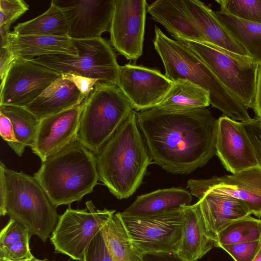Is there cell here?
I'll list each match as a JSON object with an SVG mask.
<instances>
[{
	"instance_id": "obj_1",
	"label": "cell",
	"mask_w": 261,
	"mask_h": 261,
	"mask_svg": "<svg viewBox=\"0 0 261 261\" xmlns=\"http://www.w3.org/2000/svg\"><path fill=\"white\" fill-rule=\"evenodd\" d=\"M137 124L154 163L168 172L189 174L216 154V119L205 108L136 113Z\"/></svg>"
},
{
	"instance_id": "obj_2",
	"label": "cell",
	"mask_w": 261,
	"mask_h": 261,
	"mask_svg": "<svg viewBox=\"0 0 261 261\" xmlns=\"http://www.w3.org/2000/svg\"><path fill=\"white\" fill-rule=\"evenodd\" d=\"M99 180L117 199L131 196L152 158L133 111L96 154Z\"/></svg>"
},
{
	"instance_id": "obj_3",
	"label": "cell",
	"mask_w": 261,
	"mask_h": 261,
	"mask_svg": "<svg viewBox=\"0 0 261 261\" xmlns=\"http://www.w3.org/2000/svg\"><path fill=\"white\" fill-rule=\"evenodd\" d=\"M153 44L168 79L173 82L188 81L207 91L210 94V105L234 120L243 122L251 119L248 109L185 45L168 37L156 26L154 27Z\"/></svg>"
},
{
	"instance_id": "obj_4",
	"label": "cell",
	"mask_w": 261,
	"mask_h": 261,
	"mask_svg": "<svg viewBox=\"0 0 261 261\" xmlns=\"http://www.w3.org/2000/svg\"><path fill=\"white\" fill-rule=\"evenodd\" d=\"M33 176L56 207L81 200L99 179L96 155L78 139L42 162Z\"/></svg>"
},
{
	"instance_id": "obj_5",
	"label": "cell",
	"mask_w": 261,
	"mask_h": 261,
	"mask_svg": "<svg viewBox=\"0 0 261 261\" xmlns=\"http://www.w3.org/2000/svg\"><path fill=\"white\" fill-rule=\"evenodd\" d=\"M0 174L5 186L6 214L45 243L58 222L57 207L34 176L9 169L2 162Z\"/></svg>"
},
{
	"instance_id": "obj_6",
	"label": "cell",
	"mask_w": 261,
	"mask_h": 261,
	"mask_svg": "<svg viewBox=\"0 0 261 261\" xmlns=\"http://www.w3.org/2000/svg\"><path fill=\"white\" fill-rule=\"evenodd\" d=\"M133 110L117 85L97 82L83 102L78 139L96 154Z\"/></svg>"
},
{
	"instance_id": "obj_7",
	"label": "cell",
	"mask_w": 261,
	"mask_h": 261,
	"mask_svg": "<svg viewBox=\"0 0 261 261\" xmlns=\"http://www.w3.org/2000/svg\"><path fill=\"white\" fill-rule=\"evenodd\" d=\"M211 69L223 85L248 109H253L258 63L247 55L237 54L207 43L173 36Z\"/></svg>"
},
{
	"instance_id": "obj_8",
	"label": "cell",
	"mask_w": 261,
	"mask_h": 261,
	"mask_svg": "<svg viewBox=\"0 0 261 261\" xmlns=\"http://www.w3.org/2000/svg\"><path fill=\"white\" fill-rule=\"evenodd\" d=\"M72 41L78 50L77 56L52 55L31 60L61 75L74 74L117 85L120 65L111 45L102 37Z\"/></svg>"
},
{
	"instance_id": "obj_9",
	"label": "cell",
	"mask_w": 261,
	"mask_h": 261,
	"mask_svg": "<svg viewBox=\"0 0 261 261\" xmlns=\"http://www.w3.org/2000/svg\"><path fill=\"white\" fill-rule=\"evenodd\" d=\"M86 205L82 210L69 206L59 216L50 238L56 252L79 261H83L89 244L116 212L96 209L91 200L87 201Z\"/></svg>"
},
{
	"instance_id": "obj_10",
	"label": "cell",
	"mask_w": 261,
	"mask_h": 261,
	"mask_svg": "<svg viewBox=\"0 0 261 261\" xmlns=\"http://www.w3.org/2000/svg\"><path fill=\"white\" fill-rule=\"evenodd\" d=\"M118 213L130 239L142 254L178 252L184 228L181 208L144 216Z\"/></svg>"
},
{
	"instance_id": "obj_11",
	"label": "cell",
	"mask_w": 261,
	"mask_h": 261,
	"mask_svg": "<svg viewBox=\"0 0 261 261\" xmlns=\"http://www.w3.org/2000/svg\"><path fill=\"white\" fill-rule=\"evenodd\" d=\"M61 75L31 60L15 58L1 84L0 105L25 108Z\"/></svg>"
},
{
	"instance_id": "obj_12",
	"label": "cell",
	"mask_w": 261,
	"mask_h": 261,
	"mask_svg": "<svg viewBox=\"0 0 261 261\" xmlns=\"http://www.w3.org/2000/svg\"><path fill=\"white\" fill-rule=\"evenodd\" d=\"M147 5L145 0H115L110 43L127 60L142 55Z\"/></svg>"
},
{
	"instance_id": "obj_13",
	"label": "cell",
	"mask_w": 261,
	"mask_h": 261,
	"mask_svg": "<svg viewBox=\"0 0 261 261\" xmlns=\"http://www.w3.org/2000/svg\"><path fill=\"white\" fill-rule=\"evenodd\" d=\"M173 84L158 70L127 64L120 66L117 86L139 112L156 107Z\"/></svg>"
},
{
	"instance_id": "obj_14",
	"label": "cell",
	"mask_w": 261,
	"mask_h": 261,
	"mask_svg": "<svg viewBox=\"0 0 261 261\" xmlns=\"http://www.w3.org/2000/svg\"><path fill=\"white\" fill-rule=\"evenodd\" d=\"M187 188L198 199L207 191L238 198L247 204L251 215L261 217V168L258 166L230 175L190 179Z\"/></svg>"
},
{
	"instance_id": "obj_15",
	"label": "cell",
	"mask_w": 261,
	"mask_h": 261,
	"mask_svg": "<svg viewBox=\"0 0 261 261\" xmlns=\"http://www.w3.org/2000/svg\"><path fill=\"white\" fill-rule=\"evenodd\" d=\"M62 9L72 39L101 37L110 31L115 0H54Z\"/></svg>"
},
{
	"instance_id": "obj_16",
	"label": "cell",
	"mask_w": 261,
	"mask_h": 261,
	"mask_svg": "<svg viewBox=\"0 0 261 261\" xmlns=\"http://www.w3.org/2000/svg\"><path fill=\"white\" fill-rule=\"evenodd\" d=\"M83 103L40 119L35 142L31 147L42 162L78 139Z\"/></svg>"
},
{
	"instance_id": "obj_17",
	"label": "cell",
	"mask_w": 261,
	"mask_h": 261,
	"mask_svg": "<svg viewBox=\"0 0 261 261\" xmlns=\"http://www.w3.org/2000/svg\"><path fill=\"white\" fill-rule=\"evenodd\" d=\"M216 154L232 174L257 166L252 146L241 122L225 115L218 119Z\"/></svg>"
},
{
	"instance_id": "obj_18",
	"label": "cell",
	"mask_w": 261,
	"mask_h": 261,
	"mask_svg": "<svg viewBox=\"0 0 261 261\" xmlns=\"http://www.w3.org/2000/svg\"><path fill=\"white\" fill-rule=\"evenodd\" d=\"M184 217L182 238L177 253L188 261H196L214 247H219L217 235L207 226L199 201L181 207Z\"/></svg>"
},
{
	"instance_id": "obj_19",
	"label": "cell",
	"mask_w": 261,
	"mask_h": 261,
	"mask_svg": "<svg viewBox=\"0 0 261 261\" xmlns=\"http://www.w3.org/2000/svg\"><path fill=\"white\" fill-rule=\"evenodd\" d=\"M14 58L28 60L52 55H78L68 36L17 35L9 32L7 47Z\"/></svg>"
},
{
	"instance_id": "obj_20",
	"label": "cell",
	"mask_w": 261,
	"mask_h": 261,
	"mask_svg": "<svg viewBox=\"0 0 261 261\" xmlns=\"http://www.w3.org/2000/svg\"><path fill=\"white\" fill-rule=\"evenodd\" d=\"M199 202L207 226L216 235L231 222L251 215L242 200L211 191L204 192Z\"/></svg>"
},
{
	"instance_id": "obj_21",
	"label": "cell",
	"mask_w": 261,
	"mask_h": 261,
	"mask_svg": "<svg viewBox=\"0 0 261 261\" xmlns=\"http://www.w3.org/2000/svg\"><path fill=\"white\" fill-rule=\"evenodd\" d=\"M147 12L172 36L205 43L188 13L184 0H157L147 6Z\"/></svg>"
},
{
	"instance_id": "obj_22",
	"label": "cell",
	"mask_w": 261,
	"mask_h": 261,
	"mask_svg": "<svg viewBox=\"0 0 261 261\" xmlns=\"http://www.w3.org/2000/svg\"><path fill=\"white\" fill-rule=\"evenodd\" d=\"M85 99L71 82L61 75L25 108L42 119L80 105Z\"/></svg>"
},
{
	"instance_id": "obj_23",
	"label": "cell",
	"mask_w": 261,
	"mask_h": 261,
	"mask_svg": "<svg viewBox=\"0 0 261 261\" xmlns=\"http://www.w3.org/2000/svg\"><path fill=\"white\" fill-rule=\"evenodd\" d=\"M184 2L188 13L203 37L205 43L237 54L247 55L244 48L223 27L216 16L214 11L198 0H184Z\"/></svg>"
},
{
	"instance_id": "obj_24",
	"label": "cell",
	"mask_w": 261,
	"mask_h": 261,
	"mask_svg": "<svg viewBox=\"0 0 261 261\" xmlns=\"http://www.w3.org/2000/svg\"><path fill=\"white\" fill-rule=\"evenodd\" d=\"M192 194L181 188L159 189L137 197L121 212L127 216H144L180 210L191 205Z\"/></svg>"
},
{
	"instance_id": "obj_25",
	"label": "cell",
	"mask_w": 261,
	"mask_h": 261,
	"mask_svg": "<svg viewBox=\"0 0 261 261\" xmlns=\"http://www.w3.org/2000/svg\"><path fill=\"white\" fill-rule=\"evenodd\" d=\"M210 105L208 92L188 81L178 80L156 107L166 112L205 108Z\"/></svg>"
},
{
	"instance_id": "obj_26",
	"label": "cell",
	"mask_w": 261,
	"mask_h": 261,
	"mask_svg": "<svg viewBox=\"0 0 261 261\" xmlns=\"http://www.w3.org/2000/svg\"><path fill=\"white\" fill-rule=\"evenodd\" d=\"M216 16L230 36L258 64L261 63V24L244 20L221 11Z\"/></svg>"
},
{
	"instance_id": "obj_27",
	"label": "cell",
	"mask_w": 261,
	"mask_h": 261,
	"mask_svg": "<svg viewBox=\"0 0 261 261\" xmlns=\"http://www.w3.org/2000/svg\"><path fill=\"white\" fill-rule=\"evenodd\" d=\"M12 32L17 35L68 36V29L61 8L53 0L43 14L18 23Z\"/></svg>"
},
{
	"instance_id": "obj_28",
	"label": "cell",
	"mask_w": 261,
	"mask_h": 261,
	"mask_svg": "<svg viewBox=\"0 0 261 261\" xmlns=\"http://www.w3.org/2000/svg\"><path fill=\"white\" fill-rule=\"evenodd\" d=\"M102 230L114 261H142L143 254L130 239L118 213Z\"/></svg>"
},
{
	"instance_id": "obj_29",
	"label": "cell",
	"mask_w": 261,
	"mask_h": 261,
	"mask_svg": "<svg viewBox=\"0 0 261 261\" xmlns=\"http://www.w3.org/2000/svg\"><path fill=\"white\" fill-rule=\"evenodd\" d=\"M0 113L11 121L16 139L23 149L33 146L40 119L24 107L0 105Z\"/></svg>"
},
{
	"instance_id": "obj_30",
	"label": "cell",
	"mask_w": 261,
	"mask_h": 261,
	"mask_svg": "<svg viewBox=\"0 0 261 261\" xmlns=\"http://www.w3.org/2000/svg\"><path fill=\"white\" fill-rule=\"evenodd\" d=\"M219 247L232 244L261 240V220L250 215L237 220L217 235Z\"/></svg>"
},
{
	"instance_id": "obj_31",
	"label": "cell",
	"mask_w": 261,
	"mask_h": 261,
	"mask_svg": "<svg viewBox=\"0 0 261 261\" xmlns=\"http://www.w3.org/2000/svg\"><path fill=\"white\" fill-rule=\"evenodd\" d=\"M220 11L261 24V0H217Z\"/></svg>"
},
{
	"instance_id": "obj_32",
	"label": "cell",
	"mask_w": 261,
	"mask_h": 261,
	"mask_svg": "<svg viewBox=\"0 0 261 261\" xmlns=\"http://www.w3.org/2000/svg\"><path fill=\"white\" fill-rule=\"evenodd\" d=\"M23 0L0 1V28L10 31L11 24L29 10Z\"/></svg>"
},
{
	"instance_id": "obj_33",
	"label": "cell",
	"mask_w": 261,
	"mask_h": 261,
	"mask_svg": "<svg viewBox=\"0 0 261 261\" xmlns=\"http://www.w3.org/2000/svg\"><path fill=\"white\" fill-rule=\"evenodd\" d=\"M83 261H114L102 229L88 246Z\"/></svg>"
},
{
	"instance_id": "obj_34",
	"label": "cell",
	"mask_w": 261,
	"mask_h": 261,
	"mask_svg": "<svg viewBox=\"0 0 261 261\" xmlns=\"http://www.w3.org/2000/svg\"><path fill=\"white\" fill-rule=\"evenodd\" d=\"M261 246V240L219 246L226 251L234 261H253Z\"/></svg>"
},
{
	"instance_id": "obj_35",
	"label": "cell",
	"mask_w": 261,
	"mask_h": 261,
	"mask_svg": "<svg viewBox=\"0 0 261 261\" xmlns=\"http://www.w3.org/2000/svg\"><path fill=\"white\" fill-rule=\"evenodd\" d=\"M30 240H23L0 247V260L32 261L34 256L29 245Z\"/></svg>"
},
{
	"instance_id": "obj_36",
	"label": "cell",
	"mask_w": 261,
	"mask_h": 261,
	"mask_svg": "<svg viewBox=\"0 0 261 261\" xmlns=\"http://www.w3.org/2000/svg\"><path fill=\"white\" fill-rule=\"evenodd\" d=\"M32 236L29 230L18 221L10 219L0 233V247L23 240H30Z\"/></svg>"
},
{
	"instance_id": "obj_37",
	"label": "cell",
	"mask_w": 261,
	"mask_h": 261,
	"mask_svg": "<svg viewBox=\"0 0 261 261\" xmlns=\"http://www.w3.org/2000/svg\"><path fill=\"white\" fill-rule=\"evenodd\" d=\"M241 123L252 146L257 166L261 168V119L256 117Z\"/></svg>"
},
{
	"instance_id": "obj_38",
	"label": "cell",
	"mask_w": 261,
	"mask_h": 261,
	"mask_svg": "<svg viewBox=\"0 0 261 261\" xmlns=\"http://www.w3.org/2000/svg\"><path fill=\"white\" fill-rule=\"evenodd\" d=\"M0 134L15 153L21 156L24 149L18 142L11 120L0 113Z\"/></svg>"
},
{
	"instance_id": "obj_39",
	"label": "cell",
	"mask_w": 261,
	"mask_h": 261,
	"mask_svg": "<svg viewBox=\"0 0 261 261\" xmlns=\"http://www.w3.org/2000/svg\"><path fill=\"white\" fill-rule=\"evenodd\" d=\"M61 77L71 82L86 98L92 90L98 80L74 74H62Z\"/></svg>"
},
{
	"instance_id": "obj_40",
	"label": "cell",
	"mask_w": 261,
	"mask_h": 261,
	"mask_svg": "<svg viewBox=\"0 0 261 261\" xmlns=\"http://www.w3.org/2000/svg\"><path fill=\"white\" fill-rule=\"evenodd\" d=\"M142 261H188L175 252H158L143 253Z\"/></svg>"
},
{
	"instance_id": "obj_41",
	"label": "cell",
	"mask_w": 261,
	"mask_h": 261,
	"mask_svg": "<svg viewBox=\"0 0 261 261\" xmlns=\"http://www.w3.org/2000/svg\"><path fill=\"white\" fill-rule=\"evenodd\" d=\"M0 54V76L2 83L15 58L7 47H1Z\"/></svg>"
},
{
	"instance_id": "obj_42",
	"label": "cell",
	"mask_w": 261,
	"mask_h": 261,
	"mask_svg": "<svg viewBox=\"0 0 261 261\" xmlns=\"http://www.w3.org/2000/svg\"><path fill=\"white\" fill-rule=\"evenodd\" d=\"M253 110L256 117L261 119V63L257 68Z\"/></svg>"
},
{
	"instance_id": "obj_43",
	"label": "cell",
	"mask_w": 261,
	"mask_h": 261,
	"mask_svg": "<svg viewBox=\"0 0 261 261\" xmlns=\"http://www.w3.org/2000/svg\"><path fill=\"white\" fill-rule=\"evenodd\" d=\"M253 261H261V246L257 255Z\"/></svg>"
},
{
	"instance_id": "obj_44",
	"label": "cell",
	"mask_w": 261,
	"mask_h": 261,
	"mask_svg": "<svg viewBox=\"0 0 261 261\" xmlns=\"http://www.w3.org/2000/svg\"><path fill=\"white\" fill-rule=\"evenodd\" d=\"M32 261H51L47 259H40L38 258H36L34 257V258Z\"/></svg>"
},
{
	"instance_id": "obj_45",
	"label": "cell",
	"mask_w": 261,
	"mask_h": 261,
	"mask_svg": "<svg viewBox=\"0 0 261 261\" xmlns=\"http://www.w3.org/2000/svg\"><path fill=\"white\" fill-rule=\"evenodd\" d=\"M0 261H3V260H0Z\"/></svg>"
}]
</instances>
